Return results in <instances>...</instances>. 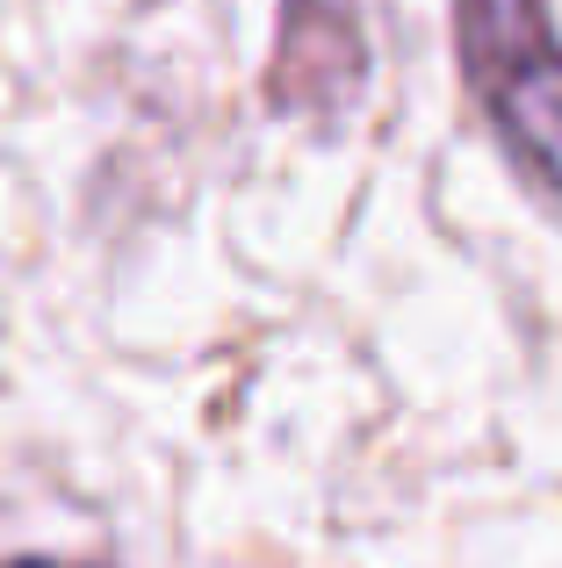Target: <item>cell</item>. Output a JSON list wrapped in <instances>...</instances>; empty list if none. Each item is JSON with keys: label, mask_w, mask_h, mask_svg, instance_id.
Instances as JSON below:
<instances>
[{"label": "cell", "mask_w": 562, "mask_h": 568, "mask_svg": "<svg viewBox=\"0 0 562 568\" xmlns=\"http://www.w3.org/2000/svg\"><path fill=\"white\" fill-rule=\"evenodd\" d=\"M361 80H368V43L353 29L347 0H289L274 58L281 109H347Z\"/></svg>", "instance_id": "2"}, {"label": "cell", "mask_w": 562, "mask_h": 568, "mask_svg": "<svg viewBox=\"0 0 562 568\" xmlns=\"http://www.w3.org/2000/svg\"><path fill=\"white\" fill-rule=\"evenodd\" d=\"M8 568H72V561H43V555H29V561H8Z\"/></svg>", "instance_id": "3"}, {"label": "cell", "mask_w": 562, "mask_h": 568, "mask_svg": "<svg viewBox=\"0 0 562 568\" xmlns=\"http://www.w3.org/2000/svg\"><path fill=\"white\" fill-rule=\"evenodd\" d=\"M462 72L498 144L562 209V37L541 0H454Z\"/></svg>", "instance_id": "1"}]
</instances>
